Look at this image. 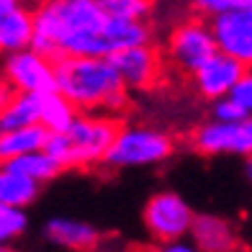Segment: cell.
<instances>
[{
  "mask_svg": "<svg viewBox=\"0 0 252 252\" xmlns=\"http://www.w3.org/2000/svg\"><path fill=\"white\" fill-rule=\"evenodd\" d=\"M26 224H29V219H26V214L21 211V206H8V203L0 206V239H3L5 245L24 234Z\"/></svg>",
  "mask_w": 252,
  "mask_h": 252,
  "instance_id": "21",
  "label": "cell"
},
{
  "mask_svg": "<svg viewBox=\"0 0 252 252\" xmlns=\"http://www.w3.org/2000/svg\"><path fill=\"white\" fill-rule=\"evenodd\" d=\"M75 103L60 90H47L41 93V124L49 126V131H64L77 116Z\"/></svg>",
  "mask_w": 252,
  "mask_h": 252,
  "instance_id": "19",
  "label": "cell"
},
{
  "mask_svg": "<svg viewBox=\"0 0 252 252\" xmlns=\"http://www.w3.org/2000/svg\"><path fill=\"white\" fill-rule=\"evenodd\" d=\"M124 129V119L116 113H85L80 111L64 131H52L44 152H49L64 170L90 167L106 159L113 139Z\"/></svg>",
  "mask_w": 252,
  "mask_h": 252,
  "instance_id": "3",
  "label": "cell"
},
{
  "mask_svg": "<svg viewBox=\"0 0 252 252\" xmlns=\"http://www.w3.org/2000/svg\"><path fill=\"white\" fill-rule=\"evenodd\" d=\"M44 237L52 245L64 247V250H95L100 245V232L88 224V221H77V219H49L44 226Z\"/></svg>",
  "mask_w": 252,
  "mask_h": 252,
  "instance_id": "14",
  "label": "cell"
},
{
  "mask_svg": "<svg viewBox=\"0 0 252 252\" xmlns=\"http://www.w3.org/2000/svg\"><path fill=\"white\" fill-rule=\"evenodd\" d=\"M229 95H232L239 106H245L247 113L252 116V67H247V70H245V75L239 77V83L229 90Z\"/></svg>",
  "mask_w": 252,
  "mask_h": 252,
  "instance_id": "24",
  "label": "cell"
},
{
  "mask_svg": "<svg viewBox=\"0 0 252 252\" xmlns=\"http://www.w3.org/2000/svg\"><path fill=\"white\" fill-rule=\"evenodd\" d=\"M190 237L196 250H209V252H229L239 247L237 229L221 216L214 214H196L190 226Z\"/></svg>",
  "mask_w": 252,
  "mask_h": 252,
  "instance_id": "13",
  "label": "cell"
},
{
  "mask_svg": "<svg viewBox=\"0 0 252 252\" xmlns=\"http://www.w3.org/2000/svg\"><path fill=\"white\" fill-rule=\"evenodd\" d=\"M247 67L237 60V57L226 54V52H216L214 57H209L196 72H193V85H196V93L206 100H216L221 95H229L239 77L245 75Z\"/></svg>",
  "mask_w": 252,
  "mask_h": 252,
  "instance_id": "11",
  "label": "cell"
},
{
  "mask_svg": "<svg viewBox=\"0 0 252 252\" xmlns=\"http://www.w3.org/2000/svg\"><path fill=\"white\" fill-rule=\"evenodd\" d=\"M142 219H144V229L150 232L155 242L167 245V242H178V239L190 234L196 214L190 211V206L178 193L162 190V193H155L147 201Z\"/></svg>",
  "mask_w": 252,
  "mask_h": 252,
  "instance_id": "7",
  "label": "cell"
},
{
  "mask_svg": "<svg viewBox=\"0 0 252 252\" xmlns=\"http://www.w3.org/2000/svg\"><path fill=\"white\" fill-rule=\"evenodd\" d=\"M49 134H52L49 126H44L41 121H39V124L21 126V129L3 131V136H0V157H3V162H5V159H10V157L44 150V144H47Z\"/></svg>",
  "mask_w": 252,
  "mask_h": 252,
  "instance_id": "16",
  "label": "cell"
},
{
  "mask_svg": "<svg viewBox=\"0 0 252 252\" xmlns=\"http://www.w3.org/2000/svg\"><path fill=\"white\" fill-rule=\"evenodd\" d=\"M247 116H250L247 108L239 106L232 95H221V98L211 100V119L216 121H242Z\"/></svg>",
  "mask_w": 252,
  "mask_h": 252,
  "instance_id": "22",
  "label": "cell"
},
{
  "mask_svg": "<svg viewBox=\"0 0 252 252\" xmlns=\"http://www.w3.org/2000/svg\"><path fill=\"white\" fill-rule=\"evenodd\" d=\"M41 186H44V183L36 180V178L3 167V175H0V203L26 209V206H31L33 201L39 198Z\"/></svg>",
  "mask_w": 252,
  "mask_h": 252,
  "instance_id": "17",
  "label": "cell"
},
{
  "mask_svg": "<svg viewBox=\"0 0 252 252\" xmlns=\"http://www.w3.org/2000/svg\"><path fill=\"white\" fill-rule=\"evenodd\" d=\"M5 167L8 170H16V173H24V175H31V178H36L41 183H49L60 173H64V167L57 162L49 152H44V150L10 157V159H5Z\"/></svg>",
  "mask_w": 252,
  "mask_h": 252,
  "instance_id": "18",
  "label": "cell"
},
{
  "mask_svg": "<svg viewBox=\"0 0 252 252\" xmlns=\"http://www.w3.org/2000/svg\"><path fill=\"white\" fill-rule=\"evenodd\" d=\"M100 3H103V8H106L113 18L147 21V16L152 13L155 0H100Z\"/></svg>",
  "mask_w": 252,
  "mask_h": 252,
  "instance_id": "20",
  "label": "cell"
},
{
  "mask_svg": "<svg viewBox=\"0 0 252 252\" xmlns=\"http://www.w3.org/2000/svg\"><path fill=\"white\" fill-rule=\"evenodd\" d=\"M211 29L221 52L252 67V5L211 16Z\"/></svg>",
  "mask_w": 252,
  "mask_h": 252,
  "instance_id": "10",
  "label": "cell"
},
{
  "mask_svg": "<svg viewBox=\"0 0 252 252\" xmlns=\"http://www.w3.org/2000/svg\"><path fill=\"white\" fill-rule=\"evenodd\" d=\"M150 41L147 21L113 18L100 0H41L33 8L31 49L52 62L62 57H111Z\"/></svg>",
  "mask_w": 252,
  "mask_h": 252,
  "instance_id": "1",
  "label": "cell"
},
{
  "mask_svg": "<svg viewBox=\"0 0 252 252\" xmlns=\"http://www.w3.org/2000/svg\"><path fill=\"white\" fill-rule=\"evenodd\" d=\"M175 152V139L152 126H126L113 139L111 150L106 152L103 165L106 167H147L165 162Z\"/></svg>",
  "mask_w": 252,
  "mask_h": 252,
  "instance_id": "4",
  "label": "cell"
},
{
  "mask_svg": "<svg viewBox=\"0 0 252 252\" xmlns=\"http://www.w3.org/2000/svg\"><path fill=\"white\" fill-rule=\"evenodd\" d=\"M5 90H26V93H47L57 90V67L49 57L36 49L10 52L3 64Z\"/></svg>",
  "mask_w": 252,
  "mask_h": 252,
  "instance_id": "8",
  "label": "cell"
},
{
  "mask_svg": "<svg viewBox=\"0 0 252 252\" xmlns=\"http://www.w3.org/2000/svg\"><path fill=\"white\" fill-rule=\"evenodd\" d=\"M245 170H247V178H250V183H252V157H247V165H245Z\"/></svg>",
  "mask_w": 252,
  "mask_h": 252,
  "instance_id": "25",
  "label": "cell"
},
{
  "mask_svg": "<svg viewBox=\"0 0 252 252\" xmlns=\"http://www.w3.org/2000/svg\"><path fill=\"white\" fill-rule=\"evenodd\" d=\"M186 147L201 157L214 155H239L252 157V116L242 121H206L190 129Z\"/></svg>",
  "mask_w": 252,
  "mask_h": 252,
  "instance_id": "6",
  "label": "cell"
},
{
  "mask_svg": "<svg viewBox=\"0 0 252 252\" xmlns=\"http://www.w3.org/2000/svg\"><path fill=\"white\" fill-rule=\"evenodd\" d=\"M108 60L116 64V70L124 77L129 90H152L165 77L167 60L162 57V52L150 47V44H136V47L119 49Z\"/></svg>",
  "mask_w": 252,
  "mask_h": 252,
  "instance_id": "9",
  "label": "cell"
},
{
  "mask_svg": "<svg viewBox=\"0 0 252 252\" xmlns=\"http://www.w3.org/2000/svg\"><path fill=\"white\" fill-rule=\"evenodd\" d=\"M188 3L201 16H216V13H226V10H237V8H250L252 0H188Z\"/></svg>",
  "mask_w": 252,
  "mask_h": 252,
  "instance_id": "23",
  "label": "cell"
},
{
  "mask_svg": "<svg viewBox=\"0 0 252 252\" xmlns=\"http://www.w3.org/2000/svg\"><path fill=\"white\" fill-rule=\"evenodd\" d=\"M39 121H41V93L8 90L3 98V113H0V131L21 129V126Z\"/></svg>",
  "mask_w": 252,
  "mask_h": 252,
  "instance_id": "15",
  "label": "cell"
},
{
  "mask_svg": "<svg viewBox=\"0 0 252 252\" xmlns=\"http://www.w3.org/2000/svg\"><path fill=\"white\" fill-rule=\"evenodd\" d=\"M216 52H219V44H216L211 21L206 24L198 13L196 18H186L183 24H178L170 31L167 47H165V60L180 75L193 77V72Z\"/></svg>",
  "mask_w": 252,
  "mask_h": 252,
  "instance_id": "5",
  "label": "cell"
},
{
  "mask_svg": "<svg viewBox=\"0 0 252 252\" xmlns=\"http://www.w3.org/2000/svg\"><path fill=\"white\" fill-rule=\"evenodd\" d=\"M33 41V10L26 0H0V49L5 54L29 49Z\"/></svg>",
  "mask_w": 252,
  "mask_h": 252,
  "instance_id": "12",
  "label": "cell"
},
{
  "mask_svg": "<svg viewBox=\"0 0 252 252\" xmlns=\"http://www.w3.org/2000/svg\"><path fill=\"white\" fill-rule=\"evenodd\" d=\"M57 67V90L85 113H121L129 108L126 83L108 57H62Z\"/></svg>",
  "mask_w": 252,
  "mask_h": 252,
  "instance_id": "2",
  "label": "cell"
}]
</instances>
